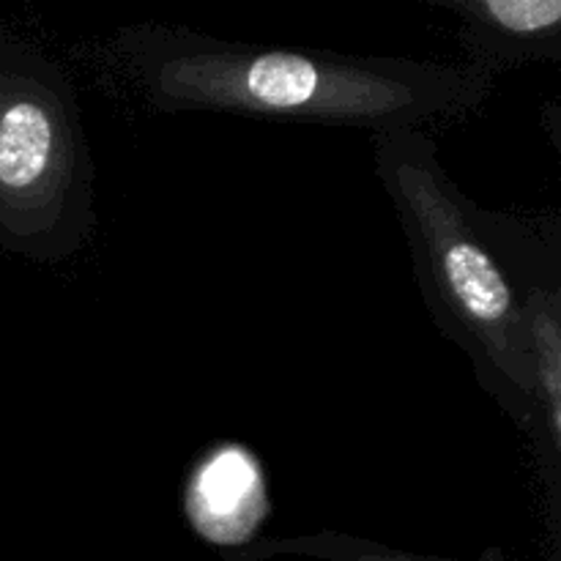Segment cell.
Listing matches in <instances>:
<instances>
[{
  "label": "cell",
  "mask_w": 561,
  "mask_h": 561,
  "mask_svg": "<svg viewBox=\"0 0 561 561\" xmlns=\"http://www.w3.org/2000/svg\"><path fill=\"white\" fill-rule=\"evenodd\" d=\"M458 16V36L474 55L471 69L561 60V0H433Z\"/></svg>",
  "instance_id": "cell-3"
},
{
  "label": "cell",
  "mask_w": 561,
  "mask_h": 561,
  "mask_svg": "<svg viewBox=\"0 0 561 561\" xmlns=\"http://www.w3.org/2000/svg\"><path fill=\"white\" fill-rule=\"evenodd\" d=\"M263 513L261 469L241 447H219L197 466L186 485V518L219 548H244Z\"/></svg>",
  "instance_id": "cell-4"
},
{
  "label": "cell",
  "mask_w": 561,
  "mask_h": 561,
  "mask_svg": "<svg viewBox=\"0 0 561 561\" xmlns=\"http://www.w3.org/2000/svg\"><path fill=\"white\" fill-rule=\"evenodd\" d=\"M376 173L405 233L436 327L520 427L537 431L524 285L546 274L540 241L460 192L427 131L373 137Z\"/></svg>",
  "instance_id": "cell-2"
},
{
  "label": "cell",
  "mask_w": 561,
  "mask_h": 561,
  "mask_svg": "<svg viewBox=\"0 0 561 561\" xmlns=\"http://www.w3.org/2000/svg\"><path fill=\"white\" fill-rule=\"evenodd\" d=\"M274 557H305L323 561H455L438 557H420V553L400 551V548L383 546V542L362 540V537L340 535V531L323 529L318 535L285 537V540H261L255 546L236 548L225 561H263Z\"/></svg>",
  "instance_id": "cell-6"
},
{
  "label": "cell",
  "mask_w": 561,
  "mask_h": 561,
  "mask_svg": "<svg viewBox=\"0 0 561 561\" xmlns=\"http://www.w3.org/2000/svg\"><path fill=\"white\" fill-rule=\"evenodd\" d=\"M524 321L529 337L531 378L537 400V433L546 458L557 466L561 449V294L559 277L529 279L524 285Z\"/></svg>",
  "instance_id": "cell-5"
},
{
  "label": "cell",
  "mask_w": 561,
  "mask_h": 561,
  "mask_svg": "<svg viewBox=\"0 0 561 561\" xmlns=\"http://www.w3.org/2000/svg\"><path fill=\"white\" fill-rule=\"evenodd\" d=\"M115 53L164 113H225L370 131H427L477 113L493 77L471 66L236 42L170 25H129Z\"/></svg>",
  "instance_id": "cell-1"
}]
</instances>
